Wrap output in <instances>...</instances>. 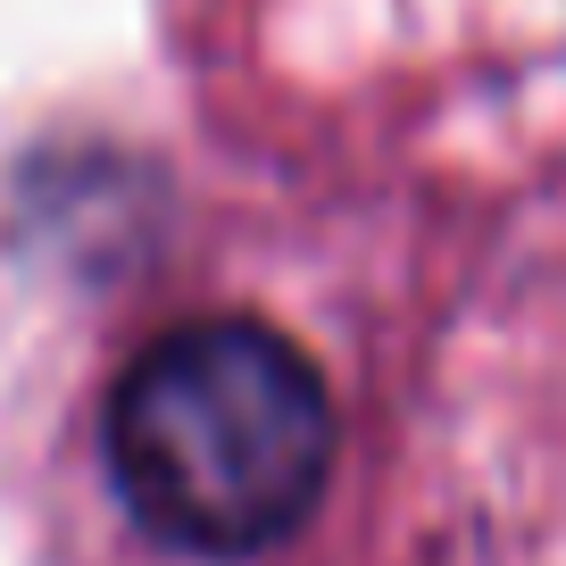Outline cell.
I'll use <instances>...</instances> for the list:
<instances>
[{
    "mask_svg": "<svg viewBox=\"0 0 566 566\" xmlns=\"http://www.w3.org/2000/svg\"><path fill=\"white\" fill-rule=\"evenodd\" d=\"M334 467V400L275 325L159 334L108 391L117 500L176 549L250 558L301 533Z\"/></svg>",
    "mask_w": 566,
    "mask_h": 566,
    "instance_id": "obj_1",
    "label": "cell"
}]
</instances>
